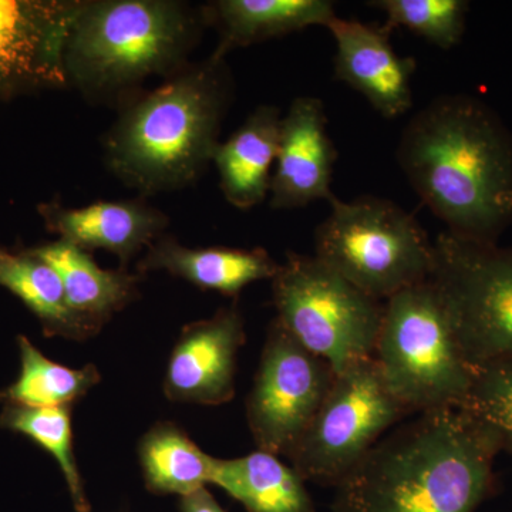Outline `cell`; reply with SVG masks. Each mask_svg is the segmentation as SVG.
Listing matches in <instances>:
<instances>
[{
  "mask_svg": "<svg viewBox=\"0 0 512 512\" xmlns=\"http://www.w3.org/2000/svg\"><path fill=\"white\" fill-rule=\"evenodd\" d=\"M0 427L23 434L45 448L62 470L74 510L90 512L82 476L73 453L72 406L25 407L5 404L0 413Z\"/></svg>",
  "mask_w": 512,
  "mask_h": 512,
  "instance_id": "cb8c5ba5",
  "label": "cell"
},
{
  "mask_svg": "<svg viewBox=\"0 0 512 512\" xmlns=\"http://www.w3.org/2000/svg\"><path fill=\"white\" fill-rule=\"evenodd\" d=\"M207 22L220 32L212 55L225 59L248 47L301 32L311 26L328 28L338 18L329 0H217L202 6Z\"/></svg>",
  "mask_w": 512,
  "mask_h": 512,
  "instance_id": "e0dca14e",
  "label": "cell"
},
{
  "mask_svg": "<svg viewBox=\"0 0 512 512\" xmlns=\"http://www.w3.org/2000/svg\"><path fill=\"white\" fill-rule=\"evenodd\" d=\"M79 0H0V96L67 87L63 52Z\"/></svg>",
  "mask_w": 512,
  "mask_h": 512,
  "instance_id": "8fae6325",
  "label": "cell"
},
{
  "mask_svg": "<svg viewBox=\"0 0 512 512\" xmlns=\"http://www.w3.org/2000/svg\"><path fill=\"white\" fill-rule=\"evenodd\" d=\"M497 434L464 407L413 414L335 487L332 512H474L493 494Z\"/></svg>",
  "mask_w": 512,
  "mask_h": 512,
  "instance_id": "7a4b0ae2",
  "label": "cell"
},
{
  "mask_svg": "<svg viewBox=\"0 0 512 512\" xmlns=\"http://www.w3.org/2000/svg\"><path fill=\"white\" fill-rule=\"evenodd\" d=\"M138 457L150 493L185 497L211 484L215 458L173 421H160L144 434Z\"/></svg>",
  "mask_w": 512,
  "mask_h": 512,
  "instance_id": "7402d4cb",
  "label": "cell"
},
{
  "mask_svg": "<svg viewBox=\"0 0 512 512\" xmlns=\"http://www.w3.org/2000/svg\"><path fill=\"white\" fill-rule=\"evenodd\" d=\"M180 510L181 512H227L212 497L207 487L181 497Z\"/></svg>",
  "mask_w": 512,
  "mask_h": 512,
  "instance_id": "4316f807",
  "label": "cell"
},
{
  "mask_svg": "<svg viewBox=\"0 0 512 512\" xmlns=\"http://www.w3.org/2000/svg\"><path fill=\"white\" fill-rule=\"evenodd\" d=\"M369 5L386 15L387 32L407 29L444 50L461 42L470 9L466 0H375Z\"/></svg>",
  "mask_w": 512,
  "mask_h": 512,
  "instance_id": "d4e9b609",
  "label": "cell"
},
{
  "mask_svg": "<svg viewBox=\"0 0 512 512\" xmlns=\"http://www.w3.org/2000/svg\"><path fill=\"white\" fill-rule=\"evenodd\" d=\"M29 251L55 269L70 309L97 329L136 299L140 276L100 268L89 252L69 242L57 239Z\"/></svg>",
  "mask_w": 512,
  "mask_h": 512,
  "instance_id": "d6986e66",
  "label": "cell"
},
{
  "mask_svg": "<svg viewBox=\"0 0 512 512\" xmlns=\"http://www.w3.org/2000/svg\"><path fill=\"white\" fill-rule=\"evenodd\" d=\"M281 120L279 107H256L215 150L212 164L220 174L222 194L232 207L251 210L269 197Z\"/></svg>",
  "mask_w": 512,
  "mask_h": 512,
  "instance_id": "ac0fdd59",
  "label": "cell"
},
{
  "mask_svg": "<svg viewBox=\"0 0 512 512\" xmlns=\"http://www.w3.org/2000/svg\"><path fill=\"white\" fill-rule=\"evenodd\" d=\"M315 231V256L377 301L430 278L433 242L419 221L393 201L333 197Z\"/></svg>",
  "mask_w": 512,
  "mask_h": 512,
  "instance_id": "8992f818",
  "label": "cell"
},
{
  "mask_svg": "<svg viewBox=\"0 0 512 512\" xmlns=\"http://www.w3.org/2000/svg\"><path fill=\"white\" fill-rule=\"evenodd\" d=\"M211 484L247 512H316L306 481L291 464L266 451L231 460L215 458Z\"/></svg>",
  "mask_w": 512,
  "mask_h": 512,
  "instance_id": "ffe728a7",
  "label": "cell"
},
{
  "mask_svg": "<svg viewBox=\"0 0 512 512\" xmlns=\"http://www.w3.org/2000/svg\"><path fill=\"white\" fill-rule=\"evenodd\" d=\"M231 99L225 59L211 55L188 64L157 89L120 107L104 140L107 167L141 197L197 183L220 146Z\"/></svg>",
  "mask_w": 512,
  "mask_h": 512,
  "instance_id": "3957f363",
  "label": "cell"
},
{
  "mask_svg": "<svg viewBox=\"0 0 512 512\" xmlns=\"http://www.w3.org/2000/svg\"><path fill=\"white\" fill-rule=\"evenodd\" d=\"M245 323L237 303L210 319L190 323L175 342L164 393L171 402L220 406L235 396L239 349L244 346Z\"/></svg>",
  "mask_w": 512,
  "mask_h": 512,
  "instance_id": "7c38bea8",
  "label": "cell"
},
{
  "mask_svg": "<svg viewBox=\"0 0 512 512\" xmlns=\"http://www.w3.org/2000/svg\"><path fill=\"white\" fill-rule=\"evenodd\" d=\"M336 372L274 319L247 400L258 450L289 458L322 406Z\"/></svg>",
  "mask_w": 512,
  "mask_h": 512,
  "instance_id": "30bf717a",
  "label": "cell"
},
{
  "mask_svg": "<svg viewBox=\"0 0 512 512\" xmlns=\"http://www.w3.org/2000/svg\"><path fill=\"white\" fill-rule=\"evenodd\" d=\"M373 359L412 414L463 407L476 376L429 279L384 302Z\"/></svg>",
  "mask_w": 512,
  "mask_h": 512,
  "instance_id": "5b68a950",
  "label": "cell"
},
{
  "mask_svg": "<svg viewBox=\"0 0 512 512\" xmlns=\"http://www.w3.org/2000/svg\"><path fill=\"white\" fill-rule=\"evenodd\" d=\"M208 26L202 6L177 0H79L63 52L67 87L123 107L146 80L188 66Z\"/></svg>",
  "mask_w": 512,
  "mask_h": 512,
  "instance_id": "277c9868",
  "label": "cell"
},
{
  "mask_svg": "<svg viewBox=\"0 0 512 512\" xmlns=\"http://www.w3.org/2000/svg\"><path fill=\"white\" fill-rule=\"evenodd\" d=\"M20 372L18 379L3 392L5 404L25 407L72 406L100 383L99 370L94 365L70 369L43 355L26 336L18 338Z\"/></svg>",
  "mask_w": 512,
  "mask_h": 512,
  "instance_id": "603a6c76",
  "label": "cell"
},
{
  "mask_svg": "<svg viewBox=\"0 0 512 512\" xmlns=\"http://www.w3.org/2000/svg\"><path fill=\"white\" fill-rule=\"evenodd\" d=\"M326 29L336 43V80L362 94L384 119H396L412 109L417 63L413 57L397 55L390 32L383 26L340 18Z\"/></svg>",
  "mask_w": 512,
  "mask_h": 512,
  "instance_id": "5bb4252c",
  "label": "cell"
},
{
  "mask_svg": "<svg viewBox=\"0 0 512 512\" xmlns=\"http://www.w3.org/2000/svg\"><path fill=\"white\" fill-rule=\"evenodd\" d=\"M271 282L275 319L336 373L373 357L384 302L359 291L315 255L289 252Z\"/></svg>",
  "mask_w": 512,
  "mask_h": 512,
  "instance_id": "52a82bcc",
  "label": "cell"
},
{
  "mask_svg": "<svg viewBox=\"0 0 512 512\" xmlns=\"http://www.w3.org/2000/svg\"><path fill=\"white\" fill-rule=\"evenodd\" d=\"M396 157L447 232L498 244L512 224V134L490 106L468 94L437 97L404 127Z\"/></svg>",
  "mask_w": 512,
  "mask_h": 512,
  "instance_id": "6da1fadb",
  "label": "cell"
},
{
  "mask_svg": "<svg viewBox=\"0 0 512 512\" xmlns=\"http://www.w3.org/2000/svg\"><path fill=\"white\" fill-rule=\"evenodd\" d=\"M413 416L387 389L375 359L336 373L288 460L306 481L335 488L390 430Z\"/></svg>",
  "mask_w": 512,
  "mask_h": 512,
  "instance_id": "9c48e42d",
  "label": "cell"
},
{
  "mask_svg": "<svg viewBox=\"0 0 512 512\" xmlns=\"http://www.w3.org/2000/svg\"><path fill=\"white\" fill-rule=\"evenodd\" d=\"M429 281L473 367L512 360V247L444 231L433 241Z\"/></svg>",
  "mask_w": 512,
  "mask_h": 512,
  "instance_id": "ba28073f",
  "label": "cell"
},
{
  "mask_svg": "<svg viewBox=\"0 0 512 512\" xmlns=\"http://www.w3.org/2000/svg\"><path fill=\"white\" fill-rule=\"evenodd\" d=\"M0 286L35 313L46 336L84 340L100 332L70 309L55 269L29 249L15 254L0 248Z\"/></svg>",
  "mask_w": 512,
  "mask_h": 512,
  "instance_id": "44dd1931",
  "label": "cell"
},
{
  "mask_svg": "<svg viewBox=\"0 0 512 512\" xmlns=\"http://www.w3.org/2000/svg\"><path fill=\"white\" fill-rule=\"evenodd\" d=\"M281 264L264 248H187L174 238L161 237L147 248L138 272L165 271L202 291L237 299L248 285L272 281Z\"/></svg>",
  "mask_w": 512,
  "mask_h": 512,
  "instance_id": "2e32d148",
  "label": "cell"
},
{
  "mask_svg": "<svg viewBox=\"0 0 512 512\" xmlns=\"http://www.w3.org/2000/svg\"><path fill=\"white\" fill-rule=\"evenodd\" d=\"M463 407L490 426L501 451L512 456V360L477 367Z\"/></svg>",
  "mask_w": 512,
  "mask_h": 512,
  "instance_id": "484cf974",
  "label": "cell"
},
{
  "mask_svg": "<svg viewBox=\"0 0 512 512\" xmlns=\"http://www.w3.org/2000/svg\"><path fill=\"white\" fill-rule=\"evenodd\" d=\"M338 151L328 133L323 101L318 97L293 99L282 116L269 205L295 210L315 201H330L333 167Z\"/></svg>",
  "mask_w": 512,
  "mask_h": 512,
  "instance_id": "4fadbf2b",
  "label": "cell"
},
{
  "mask_svg": "<svg viewBox=\"0 0 512 512\" xmlns=\"http://www.w3.org/2000/svg\"><path fill=\"white\" fill-rule=\"evenodd\" d=\"M49 231L74 247L90 252L104 249L127 265L163 237L170 218L143 200L99 201L87 207H63L49 202L40 207Z\"/></svg>",
  "mask_w": 512,
  "mask_h": 512,
  "instance_id": "9a60e30c",
  "label": "cell"
}]
</instances>
